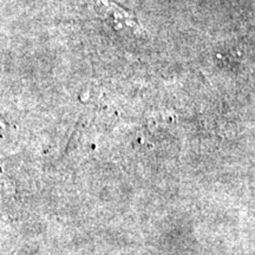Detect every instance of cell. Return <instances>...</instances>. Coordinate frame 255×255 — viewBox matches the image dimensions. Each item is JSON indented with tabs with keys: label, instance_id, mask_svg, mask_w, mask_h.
<instances>
[{
	"label": "cell",
	"instance_id": "cell-1",
	"mask_svg": "<svg viewBox=\"0 0 255 255\" xmlns=\"http://www.w3.org/2000/svg\"><path fill=\"white\" fill-rule=\"evenodd\" d=\"M107 13L108 17H110V24L113 25L114 28L120 31H138L139 25L137 21L133 19V17L130 15V13L123 11L122 8L119 6L111 4V2H107Z\"/></svg>",
	"mask_w": 255,
	"mask_h": 255
}]
</instances>
